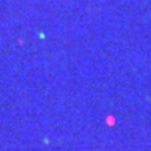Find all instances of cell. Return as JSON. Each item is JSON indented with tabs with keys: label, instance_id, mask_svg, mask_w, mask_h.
I'll return each mask as SVG.
<instances>
[{
	"label": "cell",
	"instance_id": "obj_1",
	"mask_svg": "<svg viewBox=\"0 0 151 151\" xmlns=\"http://www.w3.org/2000/svg\"><path fill=\"white\" fill-rule=\"evenodd\" d=\"M108 125H113V118H108Z\"/></svg>",
	"mask_w": 151,
	"mask_h": 151
}]
</instances>
